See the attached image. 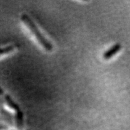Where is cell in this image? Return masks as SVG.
<instances>
[{
    "mask_svg": "<svg viewBox=\"0 0 130 130\" xmlns=\"http://www.w3.org/2000/svg\"><path fill=\"white\" fill-rule=\"evenodd\" d=\"M8 127L7 126L4 125L3 124H0V130H6L7 129Z\"/></svg>",
    "mask_w": 130,
    "mask_h": 130,
    "instance_id": "7",
    "label": "cell"
},
{
    "mask_svg": "<svg viewBox=\"0 0 130 130\" xmlns=\"http://www.w3.org/2000/svg\"><path fill=\"white\" fill-rule=\"evenodd\" d=\"M21 21L25 24V25L28 27L30 31L32 32V35L35 36L39 43L41 45L43 48H45V50L48 51H51L53 50V45L48 40L45 38V37L42 35L40 31L39 30L37 27L35 22L32 21L30 16H28L27 14H22L21 17Z\"/></svg>",
    "mask_w": 130,
    "mask_h": 130,
    "instance_id": "1",
    "label": "cell"
},
{
    "mask_svg": "<svg viewBox=\"0 0 130 130\" xmlns=\"http://www.w3.org/2000/svg\"><path fill=\"white\" fill-rule=\"evenodd\" d=\"M15 48L16 47L14 45H10V46H7L4 48H0V56L12 53L15 50Z\"/></svg>",
    "mask_w": 130,
    "mask_h": 130,
    "instance_id": "6",
    "label": "cell"
},
{
    "mask_svg": "<svg viewBox=\"0 0 130 130\" xmlns=\"http://www.w3.org/2000/svg\"><path fill=\"white\" fill-rule=\"evenodd\" d=\"M3 93H4V92H3V90L1 88V87H0V95H3Z\"/></svg>",
    "mask_w": 130,
    "mask_h": 130,
    "instance_id": "8",
    "label": "cell"
},
{
    "mask_svg": "<svg viewBox=\"0 0 130 130\" xmlns=\"http://www.w3.org/2000/svg\"><path fill=\"white\" fill-rule=\"evenodd\" d=\"M14 120L16 126L19 129H22L24 125V113L21 110L16 111L14 115Z\"/></svg>",
    "mask_w": 130,
    "mask_h": 130,
    "instance_id": "3",
    "label": "cell"
},
{
    "mask_svg": "<svg viewBox=\"0 0 130 130\" xmlns=\"http://www.w3.org/2000/svg\"><path fill=\"white\" fill-rule=\"evenodd\" d=\"M5 102H6V104L9 108H10L11 109L14 110V111H18L19 110H20V108L19 106L13 100V99L11 98V96L9 95H6L4 97Z\"/></svg>",
    "mask_w": 130,
    "mask_h": 130,
    "instance_id": "4",
    "label": "cell"
},
{
    "mask_svg": "<svg viewBox=\"0 0 130 130\" xmlns=\"http://www.w3.org/2000/svg\"><path fill=\"white\" fill-rule=\"evenodd\" d=\"M121 45L119 43L113 45L111 48H110L109 50H107V51H105L104 54L103 55V57L104 58V59L108 60L110 58H111L112 57L115 56L118 52L121 50Z\"/></svg>",
    "mask_w": 130,
    "mask_h": 130,
    "instance_id": "2",
    "label": "cell"
},
{
    "mask_svg": "<svg viewBox=\"0 0 130 130\" xmlns=\"http://www.w3.org/2000/svg\"><path fill=\"white\" fill-rule=\"evenodd\" d=\"M0 115L8 123L12 124L13 120L14 119V117L13 116L12 113H10L9 111H7L6 110H5L3 106H1V108H0Z\"/></svg>",
    "mask_w": 130,
    "mask_h": 130,
    "instance_id": "5",
    "label": "cell"
}]
</instances>
